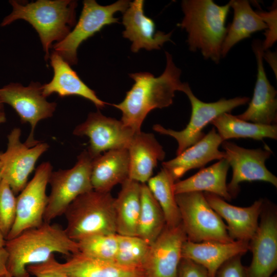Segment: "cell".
<instances>
[{"label":"cell","mask_w":277,"mask_h":277,"mask_svg":"<svg viewBox=\"0 0 277 277\" xmlns=\"http://www.w3.org/2000/svg\"><path fill=\"white\" fill-rule=\"evenodd\" d=\"M166 66L163 73L155 77L149 72L130 74L134 81L122 102L113 106L122 112L121 121L135 133L151 110L167 107L173 103L176 91L182 90L181 70L173 62L172 55L165 52Z\"/></svg>","instance_id":"1"},{"label":"cell","mask_w":277,"mask_h":277,"mask_svg":"<svg viewBox=\"0 0 277 277\" xmlns=\"http://www.w3.org/2000/svg\"><path fill=\"white\" fill-rule=\"evenodd\" d=\"M7 269L12 277H29L27 267L46 262L54 253L68 256L79 251L77 242L56 224L44 222L6 240Z\"/></svg>","instance_id":"2"},{"label":"cell","mask_w":277,"mask_h":277,"mask_svg":"<svg viewBox=\"0 0 277 277\" xmlns=\"http://www.w3.org/2000/svg\"><path fill=\"white\" fill-rule=\"evenodd\" d=\"M230 8L229 2L220 6L212 0L182 1L184 16L177 25L187 32V42L191 51L199 50L205 59L219 64Z\"/></svg>","instance_id":"3"},{"label":"cell","mask_w":277,"mask_h":277,"mask_svg":"<svg viewBox=\"0 0 277 277\" xmlns=\"http://www.w3.org/2000/svg\"><path fill=\"white\" fill-rule=\"evenodd\" d=\"M9 3L12 10L4 18L1 26H8L17 19L28 22L38 34L46 61L49 58L52 44L64 39L75 25L76 1L37 0L25 3L11 0Z\"/></svg>","instance_id":"4"},{"label":"cell","mask_w":277,"mask_h":277,"mask_svg":"<svg viewBox=\"0 0 277 277\" xmlns=\"http://www.w3.org/2000/svg\"><path fill=\"white\" fill-rule=\"evenodd\" d=\"M114 200L110 192L94 190L75 199L64 213L69 238L77 242L92 235L116 233Z\"/></svg>","instance_id":"5"},{"label":"cell","mask_w":277,"mask_h":277,"mask_svg":"<svg viewBox=\"0 0 277 277\" xmlns=\"http://www.w3.org/2000/svg\"><path fill=\"white\" fill-rule=\"evenodd\" d=\"M175 197L187 240L195 243L234 241L229 236L222 219L209 205L203 192L177 194Z\"/></svg>","instance_id":"6"},{"label":"cell","mask_w":277,"mask_h":277,"mask_svg":"<svg viewBox=\"0 0 277 277\" xmlns=\"http://www.w3.org/2000/svg\"><path fill=\"white\" fill-rule=\"evenodd\" d=\"M92 161L87 150H84L77 156L72 168L52 171L49 180L51 190L44 222L51 223L64 214L78 196L93 190L91 182Z\"/></svg>","instance_id":"7"},{"label":"cell","mask_w":277,"mask_h":277,"mask_svg":"<svg viewBox=\"0 0 277 277\" xmlns=\"http://www.w3.org/2000/svg\"><path fill=\"white\" fill-rule=\"evenodd\" d=\"M130 2L120 0L107 6L99 5L94 0L83 1V7L73 29L62 41L52 45L53 51L70 66L77 63V51L80 45L106 25L118 23L114 17L117 12H124Z\"/></svg>","instance_id":"8"},{"label":"cell","mask_w":277,"mask_h":277,"mask_svg":"<svg viewBox=\"0 0 277 277\" xmlns=\"http://www.w3.org/2000/svg\"><path fill=\"white\" fill-rule=\"evenodd\" d=\"M181 91L187 95L191 106L190 119L186 128L181 131H175L166 129L160 124L153 127L157 133L169 135L176 140L178 144L176 155L200 141L205 135L203 132L204 128L214 118L222 113H230L236 107L245 105L250 100L248 97L239 96L205 103L194 95L187 83H183Z\"/></svg>","instance_id":"9"},{"label":"cell","mask_w":277,"mask_h":277,"mask_svg":"<svg viewBox=\"0 0 277 277\" xmlns=\"http://www.w3.org/2000/svg\"><path fill=\"white\" fill-rule=\"evenodd\" d=\"M2 103L11 106L17 113L22 123H29L31 130L25 142L32 147L39 141L34 139L37 124L41 121L51 117L55 111L56 103L50 102L42 93V85L31 82L28 86L10 83L0 88Z\"/></svg>","instance_id":"10"},{"label":"cell","mask_w":277,"mask_h":277,"mask_svg":"<svg viewBox=\"0 0 277 277\" xmlns=\"http://www.w3.org/2000/svg\"><path fill=\"white\" fill-rule=\"evenodd\" d=\"M52 166L43 162L35 170L32 179L16 197L15 222L6 240L14 238L23 231L41 226L48 203L46 188Z\"/></svg>","instance_id":"11"},{"label":"cell","mask_w":277,"mask_h":277,"mask_svg":"<svg viewBox=\"0 0 277 277\" xmlns=\"http://www.w3.org/2000/svg\"><path fill=\"white\" fill-rule=\"evenodd\" d=\"M21 135L20 128L13 129L7 136L6 151L0 153L2 179L8 184L14 194L19 193L26 186L37 161L49 147L43 142L30 147L21 142Z\"/></svg>","instance_id":"12"},{"label":"cell","mask_w":277,"mask_h":277,"mask_svg":"<svg viewBox=\"0 0 277 277\" xmlns=\"http://www.w3.org/2000/svg\"><path fill=\"white\" fill-rule=\"evenodd\" d=\"M221 145L225 150V159L232 169L231 180L227 185L232 199L238 195L240 184L243 182L263 181L277 187V177L265 165L272 154L268 147L265 149H249L226 141Z\"/></svg>","instance_id":"13"},{"label":"cell","mask_w":277,"mask_h":277,"mask_svg":"<svg viewBox=\"0 0 277 277\" xmlns=\"http://www.w3.org/2000/svg\"><path fill=\"white\" fill-rule=\"evenodd\" d=\"M135 133L121 120L106 116L98 110L89 113L73 131L75 135L89 138L87 151L93 159L108 150L128 149Z\"/></svg>","instance_id":"14"},{"label":"cell","mask_w":277,"mask_h":277,"mask_svg":"<svg viewBox=\"0 0 277 277\" xmlns=\"http://www.w3.org/2000/svg\"><path fill=\"white\" fill-rule=\"evenodd\" d=\"M258 230L249 242L252 259L247 277H270L277 268V211L265 200Z\"/></svg>","instance_id":"15"},{"label":"cell","mask_w":277,"mask_h":277,"mask_svg":"<svg viewBox=\"0 0 277 277\" xmlns=\"http://www.w3.org/2000/svg\"><path fill=\"white\" fill-rule=\"evenodd\" d=\"M187 240L182 223L173 227L166 225L150 245L143 265L145 277H177L182 246Z\"/></svg>","instance_id":"16"},{"label":"cell","mask_w":277,"mask_h":277,"mask_svg":"<svg viewBox=\"0 0 277 277\" xmlns=\"http://www.w3.org/2000/svg\"><path fill=\"white\" fill-rule=\"evenodd\" d=\"M33 267L55 270L68 277H145L143 268L129 267L113 262L94 259L78 251L60 263L52 255L46 262Z\"/></svg>","instance_id":"17"},{"label":"cell","mask_w":277,"mask_h":277,"mask_svg":"<svg viewBox=\"0 0 277 277\" xmlns=\"http://www.w3.org/2000/svg\"><path fill=\"white\" fill-rule=\"evenodd\" d=\"M252 49L257 62V77L252 98L247 110L236 116L241 120L265 125L277 121V92L266 76L263 64L262 42L255 39Z\"/></svg>","instance_id":"18"},{"label":"cell","mask_w":277,"mask_h":277,"mask_svg":"<svg viewBox=\"0 0 277 277\" xmlns=\"http://www.w3.org/2000/svg\"><path fill=\"white\" fill-rule=\"evenodd\" d=\"M204 195L211 208L226 221L230 238L233 241L249 242L258 230L265 200L260 199L249 207H241L214 194L205 192Z\"/></svg>","instance_id":"19"},{"label":"cell","mask_w":277,"mask_h":277,"mask_svg":"<svg viewBox=\"0 0 277 277\" xmlns=\"http://www.w3.org/2000/svg\"><path fill=\"white\" fill-rule=\"evenodd\" d=\"M144 4L143 0L130 2L123 13L122 23L125 28L123 36L132 42L131 50L134 53L142 48L148 51L160 49L165 42H172V32L166 34L156 31L154 22L144 13Z\"/></svg>","instance_id":"20"},{"label":"cell","mask_w":277,"mask_h":277,"mask_svg":"<svg viewBox=\"0 0 277 277\" xmlns=\"http://www.w3.org/2000/svg\"><path fill=\"white\" fill-rule=\"evenodd\" d=\"M223 142L215 129L212 128L197 143L175 158L163 162L162 167L175 182L191 169L202 168L213 160L225 159V152L219 149Z\"/></svg>","instance_id":"21"},{"label":"cell","mask_w":277,"mask_h":277,"mask_svg":"<svg viewBox=\"0 0 277 277\" xmlns=\"http://www.w3.org/2000/svg\"><path fill=\"white\" fill-rule=\"evenodd\" d=\"M249 249V242L229 243L205 241L195 243L186 240L182 248V258L189 259L203 267L207 277H215L220 266L230 258L243 255Z\"/></svg>","instance_id":"22"},{"label":"cell","mask_w":277,"mask_h":277,"mask_svg":"<svg viewBox=\"0 0 277 277\" xmlns=\"http://www.w3.org/2000/svg\"><path fill=\"white\" fill-rule=\"evenodd\" d=\"M49 58L54 74L49 83L42 85V93L45 97L53 93L61 97L77 95L91 101L98 109L105 106L107 103L98 97L60 55L53 51Z\"/></svg>","instance_id":"23"},{"label":"cell","mask_w":277,"mask_h":277,"mask_svg":"<svg viewBox=\"0 0 277 277\" xmlns=\"http://www.w3.org/2000/svg\"><path fill=\"white\" fill-rule=\"evenodd\" d=\"M129 179L146 184L152 177L159 161L165 152L152 133L141 131L135 133L129 145Z\"/></svg>","instance_id":"24"},{"label":"cell","mask_w":277,"mask_h":277,"mask_svg":"<svg viewBox=\"0 0 277 277\" xmlns=\"http://www.w3.org/2000/svg\"><path fill=\"white\" fill-rule=\"evenodd\" d=\"M129 179V156L127 149L108 150L93 159L91 182L93 189L110 192L116 185Z\"/></svg>","instance_id":"25"},{"label":"cell","mask_w":277,"mask_h":277,"mask_svg":"<svg viewBox=\"0 0 277 277\" xmlns=\"http://www.w3.org/2000/svg\"><path fill=\"white\" fill-rule=\"evenodd\" d=\"M229 167L225 159L220 160L185 180L175 182L173 185L174 193L177 194L205 191L216 195L225 201H230L232 197L228 191L226 184Z\"/></svg>","instance_id":"26"},{"label":"cell","mask_w":277,"mask_h":277,"mask_svg":"<svg viewBox=\"0 0 277 277\" xmlns=\"http://www.w3.org/2000/svg\"><path fill=\"white\" fill-rule=\"evenodd\" d=\"M141 183L127 179L114 200L116 233L137 236L141 209Z\"/></svg>","instance_id":"27"},{"label":"cell","mask_w":277,"mask_h":277,"mask_svg":"<svg viewBox=\"0 0 277 277\" xmlns=\"http://www.w3.org/2000/svg\"><path fill=\"white\" fill-rule=\"evenodd\" d=\"M229 3L233 10V18L227 27L222 46V57L226 56L235 44L250 37L253 33L267 29L266 24L248 1L231 0Z\"/></svg>","instance_id":"28"},{"label":"cell","mask_w":277,"mask_h":277,"mask_svg":"<svg viewBox=\"0 0 277 277\" xmlns=\"http://www.w3.org/2000/svg\"><path fill=\"white\" fill-rule=\"evenodd\" d=\"M217 130L223 141L228 139L249 138L262 140L264 138L277 139V126L265 125L247 122L230 113H224L210 123Z\"/></svg>","instance_id":"29"},{"label":"cell","mask_w":277,"mask_h":277,"mask_svg":"<svg viewBox=\"0 0 277 277\" xmlns=\"http://www.w3.org/2000/svg\"><path fill=\"white\" fill-rule=\"evenodd\" d=\"M137 236L151 245L166 226L163 211L146 184L141 185Z\"/></svg>","instance_id":"30"},{"label":"cell","mask_w":277,"mask_h":277,"mask_svg":"<svg viewBox=\"0 0 277 277\" xmlns=\"http://www.w3.org/2000/svg\"><path fill=\"white\" fill-rule=\"evenodd\" d=\"M174 183L169 173L162 168L146 183L163 211L166 225L170 227L177 226L181 223L180 212L173 188Z\"/></svg>","instance_id":"31"},{"label":"cell","mask_w":277,"mask_h":277,"mask_svg":"<svg viewBox=\"0 0 277 277\" xmlns=\"http://www.w3.org/2000/svg\"><path fill=\"white\" fill-rule=\"evenodd\" d=\"M118 249L115 263L129 267L143 268L150 245L137 236L117 234Z\"/></svg>","instance_id":"32"},{"label":"cell","mask_w":277,"mask_h":277,"mask_svg":"<svg viewBox=\"0 0 277 277\" xmlns=\"http://www.w3.org/2000/svg\"><path fill=\"white\" fill-rule=\"evenodd\" d=\"M79 251L90 257L115 262L118 249L117 234H98L77 242Z\"/></svg>","instance_id":"33"},{"label":"cell","mask_w":277,"mask_h":277,"mask_svg":"<svg viewBox=\"0 0 277 277\" xmlns=\"http://www.w3.org/2000/svg\"><path fill=\"white\" fill-rule=\"evenodd\" d=\"M16 197L8 184L4 180L0 182V231L7 239L15 222Z\"/></svg>","instance_id":"34"},{"label":"cell","mask_w":277,"mask_h":277,"mask_svg":"<svg viewBox=\"0 0 277 277\" xmlns=\"http://www.w3.org/2000/svg\"><path fill=\"white\" fill-rule=\"evenodd\" d=\"M276 12V7L269 12H256L267 26L265 32V39L262 42V46L264 51L271 47L277 39Z\"/></svg>","instance_id":"35"},{"label":"cell","mask_w":277,"mask_h":277,"mask_svg":"<svg viewBox=\"0 0 277 277\" xmlns=\"http://www.w3.org/2000/svg\"><path fill=\"white\" fill-rule=\"evenodd\" d=\"M242 255L232 257L217 270L215 277H247L246 267L241 262Z\"/></svg>","instance_id":"36"},{"label":"cell","mask_w":277,"mask_h":277,"mask_svg":"<svg viewBox=\"0 0 277 277\" xmlns=\"http://www.w3.org/2000/svg\"><path fill=\"white\" fill-rule=\"evenodd\" d=\"M177 277H207V270L193 261L182 258Z\"/></svg>","instance_id":"37"},{"label":"cell","mask_w":277,"mask_h":277,"mask_svg":"<svg viewBox=\"0 0 277 277\" xmlns=\"http://www.w3.org/2000/svg\"><path fill=\"white\" fill-rule=\"evenodd\" d=\"M27 270L30 274L35 277H68L66 274L57 271L38 269L31 265L27 267Z\"/></svg>","instance_id":"38"},{"label":"cell","mask_w":277,"mask_h":277,"mask_svg":"<svg viewBox=\"0 0 277 277\" xmlns=\"http://www.w3.org/2000/svg\"><path fill=\"white\" fill-rule=\"evenodd\" d=\"M8 253L5 248L0 249V275L8 273L7 263Z\"/></svg>","instance_id":"39"},{"label":"cell","mask_w":277,"mask_h":277,"mask_svg":"<svg viewBox=\"0 0 277 277\" xmlns=\"http://www.w3.org/2000/svg\"><path fill=\"white\" fill-rule=\"evenodd\" d=\"M266 52H264L263 53V58H265L268 63L270 64V66L272 67L273 71L275 72V75H276V55L275 52H271L269 51L265 50Z\"/></svg>","instance_id":"40"},{"label":"cell","mask_w":277,"mask_h":277,"mask_svg":"<svg viewBox=\"0 0 277 277\" xmlns=\"http://www.w3.org/2000/svg\"><path fill=\"white\" fill-rule=\"evenodd\" d=\"M6 240L0 231V249H2L5 247Z\"/></svg>","instance_id":"41"},{"label":"cell","mask_w":277,"mask_h":277,"mask_svg":"<svg viewBox=\"0 0 277 277\" xmlns=\"http://www.w3.org/2000/svg\"><path fill=\"white\" fill-rule=\"evenodd\" d=\"M4 104L2 103L1 98H0V115H4L5 114V111H4Z\"/></svg>","instance_id":"42"},{"label":"cell","mask_w":277,"mask_h":277,"mask_svg":"<svg viewBox=\"0 0 277 277\" xmlns=\"http://www.w3.org/2000/svg\"><path fill=\"white\" fill-rule=\"evenodd\" d=\"M6 121V115H0V125Z\"/></svg>","instance_id":"43"},{"label":"cell","mask_w":277,"mask_h":277,"mask_svg":"<svg viewBox=\"0 0 277 277\" xmlns=\"http://www.w3.org/2000/svg\"><path fill=\"white\" fill-rule=\"evenodd\" d=\"M0 277H12L8 273L4 275H0Z\"/></svg>","instance_id":"44"},{"label":"cell","mask_w":277,"mask_h":277,"mask_svg":"<svg viewBox=\"0 0 277 277\" xmlns=\"http://www.w3.org/2000/svg\"><path fill=\"white\" fill-rule=\"evenodd\" d=\"M2 174H1V170H0V182L2 181Z\"/></svg>","instance_id":"45"},{"label":"cell","mask_w":277,"mask_h":277,"mask_svg":"<svg viewBox=\"0 0 277 277\" xmlns=\"http://www.w3.org/2000/svg\"><path fill=\"white\" fill-rule=\"evenodd\" d=\"M273 277H277V275L275 274Z\"/></svg>","instance_id":"46"}]
</instances>
